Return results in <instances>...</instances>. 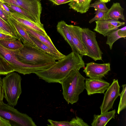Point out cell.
Here are the masks:
<instances>
[{
  "label": "cell",
  "instance_id": "1",
  "mask_svg": "<svg viewBox=\"0 0 126 126\" xmlns=\"http://www.w3.org/2000/svg\"><path fill=\"white\" fill-rule=\"evenodd\" d=\"M82 57L78 52L72 51L49 68L34 73L46 82L61 84L71 71L79 70L84 67L85 64Z\"/></svg>",
  "mask_w": 126,
  "mask_h": 126
},
{
  "label": "cell",
  "instance_id": "2",
  "mask_svg": "<svg viewBox=\"0 0 126 126\" xmlns=\"http://www.w3.org/2000/svg\"><path fill=\"white\" fill-rule=\"evenodd\" d=\"M85 78L79 70H72L62 80L61 83L63 97L68 103H76L79 94L85 89Z\"/></svg>",
  "mask_w": 126,
  "mask_h": 126
},
{
  "label": "cell",
  "instance_id": "3",
  "mask_svg": "<svg viewBox=\"0 0 126 126\" xmlns=\"http://www.w3.org/2000/svg\"><path fill=\"white\" fill-rule=\"evenodd\" d=\"M23 45L18 50L16 55L20 62L32 65H39L49 63H55L56 59L35 47Z\"/></svg>",
  "mask_w": 126,
  "mask_h": 126
},
{
  "label": "cell",
  "instance_id": "4",
  "mask_svg": "<svg viewBox=\"0 0 126 126\" xmlns=\"http://www.w3.org/2000/svg\"><path fill=\"white\" fill-rule=\"evenodd\" d=\"M9 73L2 79L4 97L9 105L14 107L22 93L21 76L16 72Z\"/></svg>",
  "mask_w": 126,
  "mask_h": 126
},
{
  "label": "cell",
  "instance_id": "5",
  "mask_svg": "<svg viewBox=\"0 0 126 126\" xmlns=\"http://www.w3.org/2000/svg\"><path fill=\"white\" fill-rule=\"evenodd\" d=\"M18 50L9 49L0 44V56L9 63L14 71L25 75L34 73L42 69V64H30L19 61L16 57Z\"/></svg>",
  "mask_w": 126,
  "mask_h": 126
},
{
  "label": "cell",
  "instance_id": "6",
  "mask_svg": "<svg viewBox=\"0 0 126 126\" xmlns=\"http://www.w3.org/2000/svg\"><path fill=\"white\" fill-rule=\"evenodd\" d=\"M0 116L9 121L11 126H36L32 118L3 102L0 103Z\"/></svg>",
  "mask_w": 126,
  "mask_h": 126
},
{
  "label": "cell",
  "instance_id": "7",
  "mask_svg": "<svg viewBox=\"0 0 126 126\" xmlns=\"http://www.w3.org/2000/svg\"><path fill=\"white\" fill-rule=\"evenodd\" d=\"M81 35L82 42L87 51V56L95 61L102 60L103 53L96 39L95 32L88 28H82Z\"/></svg>",
  "mask_w": 126,
  "mask_h": 126
},
{
  "label": "cell",
  "instance_id": "8",
  "mask_svg": "<svg viewBox=\"0 0 126 126\" xmlns=\"http://www.w3.org/2000/svg\"><path fill=\"white\" fill-rule=\"evenodd\" d=\"M4 3L20 7L31 15L41 25L44 26L40 21L42 7L38 0H2Z\"/></svg>",
  "mask_w": 126,
  "mask_h": 126
},
{
  "label": "cell",
  "instance_id": "9",
  "mask_svg": "<svg viewBox=\"0 0 126 126\" xmlns=\"http://www.w3.org/2000/svg\"><path fill=\"white\" fill-rule=\"evenodd\" d=\"M120 88L118 79H114L104 94L103 101L100 107L101 114L107 112L112 108L115 100L120 95Z\"/></svg>",
  "mask_w": 126,
  "mask_h": 126
},
{
  "label": "cell",
  "instance_id": "10",
  "mask_svg": "<svg viewBox=\"0 0 126 126\" xmlns=\"http://www.w3.org/2000/svg\"><path fill=\"white\" fill-rule=\"evenodd\" d=\"M110 70V63L98 64L91 62L86 64L83 71L86 76L89 78L102 79Z\"/></svg>",
  "mask_w": 126,
  "mask_h": 126
},
{
  "label": "cell",
  "instance_id": "11",
  "mask_svg": "<svg viewBox=\"0 0 126 126\" xmlns=\"http://www.w3.org/2000/svg\"><path fill=\"white\" fill-rule=\"evenodd\" d=\"M96 25L94 30L106 36L110 32L117 30L125 23L113 19H104L95 21Z\"/></svg>",
  "mask_w": 126,
  "mask_h": 126
},
{
  "label": "cell",
  "instance_id": "12",
  "mask_svg": "<svg viewBox=\"0 0 126 126\" xmlns=\"http://www.w3.org/2000/svg\"><path fill=\"white\" fill-rule=\"evenodd\" d=\"M85 89L88 95L96 93L104 94L110 85V84L102 79L86 78Z\"/></svg>",
  "mask_w": 126,
  "mask_h": 126
},
{
  "label": "cell",
  "instance_id": "13",
  "mask_svg": "<svg viewBox=\"0 0 126 126\" xmlns=\"http://www.w3.org/2000/svg\"><path fill=\"white\" fill-rule=\"evenodd\" d=\"M68 28L71 36L73 43L78 52L82 56H87V51L81 39L82 28L79 26L68 24Z\"/></svg>",
  "mask_w": 126,
  "mask_h": 126
},
{
  "label": "cell",
  "instance_id": "14",
  "mask_svg": "<svg viewBox=\"0 0 126 126\" xmlns=\"http://www.w3.org/2000/svg\"><path fill=\"white\" fill-rule=\"evenodd\" d=\"M9 17L14 19L19 23L36 31L37 32L51 40L47 35L44 27L39 26L28 20L24 16L16 12H11Z\"/></svg>",
  "mask_w": 126,
  "mask_h": 126
},
{
  "label": "cell",
  "instance_id": "15",
  "mask_svg": "<svg viewBox=\"0 0 126 126\" xmlns=\"http://www.w3.org/2000/svg\"><path fill=\"white\" fill-rule=\"evenodd\" d=\"M8 18L9 21L14 27L18 36L23 43V45L32 46L38 48L20 24L9 16L8 17Z\"/></svg>",
  "mask_w": 126,
  "mask_h": 126
},
{
  "label": "cell",
  "instance_id": "16",
  "mask_svg": "<svg viewBox=\"0 0 126 126\" xmlns=\"http://www.w3.org/2000/svg\"><path fill=\"white\" fill-rule=\"evenodd\" d=\"M20 24L29 35L36 38L41 42L47 45L59 55L63 57H65L66 55L62 53L56 48L51 39H48L46 37L40 34L36 31L32 29L21 23Z\"/></svg>",
  "mask_w": 126,
  "mask_h": 126
},
{
  "label": "cell",
  "instance_id": "17",
  "mask_svg": "<svg viewBox=\"0 0 126 126\" xmlns=\"http://www.w3.org/2000/svg\"><path fill=\"white\" fill-rule=\"evenodd\" d=\"M115 110L107 112L100 115L94 114L91 125L92 126H105L111 119H114Z\"/></svg>",
  "mask_w": 126,
  "mask_h": 126
},
{
  "label": "cell",
  "instance_id": "18",
  "mask_svg": "<svg viewBox=\"0 0 126 126\" xmlns=\"http://www.w3.org/2000/svg\"><path fill=\"white\" fill-rule=\"evenodd\" d=\"M124 10L119 3H114L106 12L105 19H113L118 20L120 19L125 21V18L123 15Z\"/></svg>",
  "mask_w": 126,
  "mask_h": 126
},
{
  "label": "cell",
  "instance_id": "19",
  "mask_svg": "<svg viewBox=\"0 0 126 126\" xmlns=\"http://www.w3.org/2000/svg\"><path fill=\"white\" fill-rule=\"evenodd\" d=\"M57 29V31L70 46L72 51L78 52L73 43L71 35L68 29V24L64 21H61L58 22Z\"/></svg>",
  "mask_w": 126,
  "mask_h": 126
},
{
  "label": "cell",
  "instance_id": "20",
  "mask_svg": "<svg viewBox=\"0 0 126 126\" xmlns=\"http://www.w3.org/2000/svg\"><path fill=\"white\" fill-rule=\"evenodd\" d=\"M107 36V39L106 44L109 45L110 49H111L113 44L117 40L121 38L125 39L126 36V26L112 31Z\"/></svg>",
  "mask_w": 126,
  "mask_h": 126
},
{
  "label": "cell",
  "instance_id": "21",
  "mask_svg": "<svg viewBox=\"0 0 126 126\" xmlns=\"http://www.w3.org/2000/svg\"><path fill=\"white\" fill-rule=\"evenodd\" d=\"M92 0H78L76 1L72 0L68 4L69 8L81 14L85 13L88 11Z\"/></svg>",
  "mask_w": 126,
  "mask_h": 126
},
{
  "label": "cell",
  "instance_id": "22",
  "mask_svg": "<svg viewBox=\"0 0 126 126\" xmlns=\"http://www.w3.org/2000/svg\"><path fill=\"white\" fill-rule=\"evenodd\" d=\"M37 47L45 53L55 58L56 60H60L64 57L61 56L55 52L47 45L41 42L34 37L29 35Z\"/></svg>",
  "mask_w": 126,
  "mask_h": 126
},
{
  "label": "cell",
  "instance_id": "23",
  "mask_svg": "<svg viewBox=\"0 0 126 126\" xmlns=\"http://www.w3.org/2000/svg\"><path fill=\"white\" fill-rule=\"evenodd\" d=\"M4 3L10 9L22 14L27 19L37 25L44 27V26L39 24L37 20L31 15L23 8L15 5L6 3Z\"/></svg>",
  "mask_w": 126,
  "mask_h": 126
},
{
  "label": "cell",
  "instance_id": "24",
  "mask_svg": "<svg viewBox=\"0 0 126 126\" xmlns=\"http://www.w3.org/2000/svg\"><path fill=\"white\" fill-rule=\"evenodd\" d=\"M0 44L5 48L13 50H19L23 46L19 38L15 40H0Z\"/></svg>",
  "mask_w": 126,
  "mask_h": 126
},
{
  "label": "cell",
  "instance_id": "25",
  "mask_svg": "<svg viewBox=\"0 0 126 126\" xmlns=\"http://www.w3.org/2000/svg\"><path fill=\"white\" fill-rule=\"evenodd\" d=\"M0 28L9 33L16 40L19 38L14 27L7 23L0 17Z\"/></svg>",
  "mask_w": 126,
  "mask_h": 126
},
{
  "label": "cell",
  "instance_id": "26",
  "mask_svg": "<svg viewBox=\"0 0 126 126\" xmlns=\"http://www.w3.org/2000/svg\"><path fill=\"white\" fill-rule=\"evenodd\" d=\"M14 71L9 63L0 56V75H6Z\"/></svg>",
  "mask_w": 126,
  "mask_h": 126
},
{
  "label": "cell",
  "instance_id": "27",
  "mask_svg": "<svg viewBox=\"0 0 126 126\" xmlns=\"http://www.w3.org/2000/svg\"><path fill=\"white\" fill-rule=\"evenodd\" d=\"M123 90L120 94V99L119 103L117 113L119 114L122 110L126 107V84L122 86Z\"/></svg>",
  "mask_w": 126,
  "mask_h": 126
},
{
  "label": "cell",
  "instance_id": "28",
  "mask_svg": "<svg viewBox=\"0 0 126 126\" xmlns=\"http://www.w3.org/2000/svg\"><path fill=\"white\" fill-rule=\"evenodd\" d=\"M93 7L97 10L107 12L109 9L107 7L105 3L98 0L90 4L89 7Z\"/></svg>",
  "mask_w": 126,
  "mask_h": 126
},
{
  "label": "cell",
  "instance_id": "29",
  "mask_svg": "<svg viewBox=\"0 0 126 126\" xmlns=\"http://www.w3.org/2000/svg\"><path fill=\"white\" fill-rule=\"evenodd\" d=\"M107 12L97 10L95 13V16L90 20L89 23H90L95 21H99L105 19V17Z\"/></svg>",
  "mask_w": 126,
  "mask_h": 126
},
{
  "label": "cell",
  "instance_id": "30",
  "mask_svg": "<svg viewBox=\"0 0 126 126\" xmlns=\"http://www.w3.org/2000/svg\"><path fill=\"white\" fill-rule=\"evenodd\" d=\"M0 9L8 17L11 14V12L9 8L3 2L2 0H0Z\"/></svg>",
  "mask_w": 126,
  "mask_h": 126
},
{
  "label": "cell",
  "instance_id": "31",
  "mask_svg": "<svg viewBox=\"0 0 126 126\" xmlns=\"http://www.w3.org/2000/svg\"><path fill=\"white\" fill-rule=\"evenodd\" d=\"M4 91L2 79L0 77V103L3 102L4 97Z\"/></svg>",
  "mask_w": 126,
  "mask_h": 126
},
{
  "label": "cell",
  "instance_id": "32",
  "mask_svg": "<svg viewBox=\"0 0 126 126\" xmlns=\"http://www.w3.org/2000/svg\"><path fill=\"white\" fill-rule=\"evenodd\" d=\"M12 40L16 39L10 35L0 33V40Z\"/></svg>",
  "mask_w": 126,
  "mask_h": 126
},
{
  "label": "cell",
  "instance_id": "33",
  "mask_svg": "<svg viewBox=\"0 0 126 126\" xmlns=\"http://www.w3.org/2000/svg\"><path fill=\"white\" fill-rule=\"evenodd\" d=\"M72 0H49V1L57 5H59L70 2Z\"/></svg>",
  "mask_w": 126,
  "mask_h": 126
},
{
  "label": "cell",
  "instance_id": "34",
  "mask_svg": "<svg viewBox=\"0 0 126 126\" xmlns=\"http://www.w3.org/2000/svg\"><path fill=\"white\" fill-rule=\"evenodd\" d=\"M0 17L8 24L13 26L9 21L8 17L0 9Z\"/></svg>",
  "mask_w": 126,
  "mask_h": 126
},
{
  "label": "cell",
  "instance_id": "35",
  "mask_svg": "<svg viewBox=\"0 0 126 126\" xmlns=\"http://www.w3.org/2000/svg\"><path fill=\"white\" fill-rule=\"evenodd\" d=\"M0 126H11L9 121L0 116Z\"/></svg>",
  "mask_w": 126,
  "mask_h": 126
},
{
  "label": "cell",
  "instance_id": "36",
  "mask_svg": "<svg viewBox=\"0 0 126 126\" xmlns=\"http://www.w3.org/2000/svg\"><path fill=\"white\" fill-rule=\"evenodd\" d=\"M0 33L6 34L10 35L9 33L5 31L0 28Z\"/></svg>",
  "mask_w": 126,
  "mask_h": 126
},
{
  "label": "cell",
  "instance_id": "37",
  "mask_svg": "<svg viewBox=\"0 0 126 126\" xmlns=\"http://www.w3.org/2000/svg\"><path fill=\"white\" fill-rule=\"evenodd\" d=\"M110 0H101V1L106 3L110 1Z\"/></svg>",
  "mask_w": 126,
  "mask_h": 126
},
{
  "label": "cell",
  "instance_id": "38",
  "mask_svg": "<svg viewBox=\"0 0 126 126\" xmlns=\"http://www.w3.org/2000/svg\"><path fill=\"white\" fill-rule=\"evenodd\" d=\"M78 0H72L74 1H77Z\"/></svg>",
  "mask_w": 126,
  "mask_h": 126
},
{
  "label": "cell",
  "instance_id": "39",
  "mask_svg": "<svg viewBox=\"0 0 126 126\" xmlns=\"http://www.w3.org/2000/svg\"><path fill=\"white\" fill-rule=\"evenodd\" d=\"M40 2V1L41 0H38Z\"/></svg>",
  "mask_w": 126,
  "mask_h": 126
},
{
  "label": "cell",
  "instance_id": "40",
  "mask_svg": "<svg viewBox=\"0 0 126 126\" xmlns=\"http://www.w3.org/2000/svg\"><path fill=\"white\" fill-rule=\"evenodd\" d=\"M100 0L101 1V0Z\"/></svg>",
  "mask_w": 126,
  "mask_h": 126
}]
</instances>
